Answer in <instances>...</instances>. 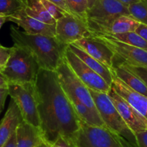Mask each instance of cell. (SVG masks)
Returning a JSON list of instances; mask_svg holds the SVG:
<instances>
[{"instance_id":"1","label":"cell","mask_w":147,"mask_h":147,"mask_svg":"<svg viewBox=\"0 0 147 147\" xmlns=\"http://www.w3.org/2000/svg\"><path fill=\"white\" fill-rule=\"evenodd\" d=\"M35 89L44 142L51 145L60 137L71 141L80 129L81 119L61 87L56 71L40 69Z\"/></svg>"},{"instance_id":"2","label":"cell","mask_w":147,"mask_h":147,"mask_svg":"<svg viewBox=\"0 0 147 147\" xmlns=\"http://www.w3.org/2000/svg\"><path fill=\"white\" fill-rule=\"evenodd\" d=\"M58 80L80 119L95 126H106L102 120L89 88L77 77L65 59L56 68Z\"/></svg>"},{"instance_id":"3","label":"cell","mask_w":147,"mask_h":147,"mask_svg":"<svg viewBox=\"0 0 147 147\" xmlns=\"http://www.w3.org/2000/svg\"><path fill=\"white\" fill-rule=\"evenodd\" d=\"M10 35L14 46L28 49L36 59L40 69L56 71L64 59L68 46L59 42L56 37L30 35L14 26L10 28Z\"/></svg>"},{"instance_id":"4","label":"cell","mask_w":147,"mask_h":147,"mask_svg":"<svg viewBox=\"0 0 147 147\" xmlns=\"http://www.w3.org/2000/svg\"><path fill=\"white\" fill-rule=\"evenodd\" d=\"M40 69L36 59L28 49L14 46L10 57L2 73L9 82L35 84Z\"/></svg>"},{"instance_id":"5","label":"cell","mask_w":147,"mask_h":147,"mask_svg":"<svg viewBox=\"0 0 147 147\" xmlns=\"http://www.w3.org/2000/svg\"><path fill=\"white\" fill-rule=\"evenodd\" d=\"M74 147H134L107 126H95L81 120L79 131L69 141Z\"/></svg>"},{"instance_id":"6","label":"cell","mask_w":147,"mask_h":147,"mask_svg":"<svg viewBox=\"0 0 147 147\" xmlns=\"http://www.w3.org/2000/svg\"><path fill=\"white\" fill-rule=\"evenodd\" d=\"M123 15L129 16L126 5L120 0H96L87 10L86 21L92 34H101L115 19Z\"/></svg>"},{"instance_id":"7","label":"cell","mask_w":147,"mask_h":147,"mask_svg":"<svg viewBox=\"0 0 147 147\" xmlns=\"http://www.w3.org/2000/svg\"><path fill=\"white\" fill-rule=\"evenodd\" d=\"M97 111L106 126L118 134L134 147H138L136 135L128 126L110 100L108 94L89 89Z\"/></svg>"},{"instance_id":"8","label":"cell","mask_w":147,"mask_h":147,"mask_svg":"<svg viewBox=\"0 0 147 147\" xmlns=\"http://www.w3.org/2000/svg\"><path fill=\"white\" fill-rule=\"evenodd\" d=\"M9 95L16 102L25 122L36 127H40L35 84L12 83L8 84Z\"/></svg>"},{"instance_id":"9","label":"cell","mask_w":147,"mask_h":147,"mask_svg":"<svg viewBox=\"0 0 147 147\" xmlns=\"http://www.w3.org/2000/svg\"><path fill=\"white\" fill-rule=\"evenodd\" d=\"M92 36L86 20L67 13L56 22V38L66 46L83 38Z\"/></svg>"},{"instance_id":"10","label":"cell","mask_w":147,"mask_h":147,"mask_svg":"<svg viewBox=\"0 0 147 147\" xmlns=\"http://www.w3.org/2000/svg\"><path fill=\"white\" fill-rule=\"evenodd\" d=\"M64 56L74 73L89 89L106 94L109 92L111 86L109 85L98 74L85 64L69 47L65 51Z\"/></svg>"},{"instance_id":"11","label":"cell","mask_w":147,"mask_h":147,"mask_svg":"<svg viewBox=\"0 0 147 147\" xmlns=\"http://www.w3.org/2000/svg\"><path fill=\"white\" fill-rule=\"evenodd\" d=\"M104 42L121 62L134 66L147 68V51L115 40L113 37L103 34H92Z\"/></svg>"},{"instance_id":"12","label":"cell","mask_w":147,"mask_h":147,"mask_svg":"<svg viewBox=\"0 0 147 147\" xmlns=\"http://www.w3.org/2000/svg\"><path fill=\"white\" fill-rule=\"evenodd\" d=\"M107 94L123 120L134 134L147 130V120L125 99L118 94L112 86Z\"/></svg>"},{"instance_id":"13","label":"cell","mask_w":147,"mask_h":147,"mask_svg":"<svg viewBox=\"0 0 147 147\" xmlns=\"http://www.w3.org/2000/svg\"><path fill=\"white\" fill-rule=\"evenodd\" d=\"M73 44L82 49L108 69H113L115 54L113 51L97 37L92 35L88 38H83L74 42Z\"/></svg>"},{"instance_id":"14","label":"cell","mask_w":147,"mask_h":147,"mask_svg":"<svg viewBox=\"0 0 147 147\" xmlns=\"http://www.w3.org/2000/svg\"><path fill=\"white\" fill-rule=\"evenodd\" d=\"M8 21L16 23L30 35H43L56 37V24L49 25L28 16L24 9L8 16Z\"/></svg>"},{"instance_id":"15","label":"cell","mask_w":147,"mask_h":147,"mask_svg":"<svg viewBox=\"0 0 147 147\" xmlns=\"http://www.w3.org/2000/svg\"><path fill=\"white\" fill-rule=\"evenodd\" d=\"M112 72V71H111ZM113 73V72H112ZM113 74L112 87L118 94L125 99L147 120V97L134 91L125 83Z\"/></svg>"},{"instance_id":"16","label":"cell","mask_w":147,"mask_h":147,"mask_svg":"<svg viewBox=\"0 0 147 147\" xmlns=\"http://www.w3.org/2000/svg\"><path fill=\"white\" fill-rule=\"evenodd\" d=\"M23 121L18 105L12 99L5 116L0 122V147L7 141Z\"/></svg>"},{"instance_id":"17","label":"cell","mask_w":147,"mask_h":147,"mask_svg":"<svg viewBox=\"0 0 147 147\" xmlns=\"http://www.w3.org/2000/svg\"><path fill=\"white\" fill-rule=\"evenodd\" d=\"M17 147H37L44 142L40 128L22 121L16 130Z\"/></svg>"},{"instance_id":"18","label":"cell","mask_w":147,"mask_h":147,"mask_svg":"<svg viewBox=\"0 0 147 147\" xmlns=\"http://www.w3.org/2000/svg\"><path fill=\"white\" fill-rule=\"evenodd\" d=\"M68 47L70 49V50L73 52L74 53H75L85 64L90 68H91L93 71L98 74L110 86L112 85L113 80V74L111 72L110 69L100 63L95 59L92 57L91 56L86 53L85 51L81 49L80 48L77 47L74 44H70L68 46Z\"/></svg>"},{"instance_id":"19","label":"cell","mask_w":147,"mask_h":147,"mask_svg":"<svg viewBox=\"0 0 147 147\" xmlns=\"http://www.w3.org/2000/svg\"><path fill=\"white\" fill-rule=\"evenodd\" d=\"M110 71L134 91L147 97L146 86L135 74L128 70L125 66L121 63H116V64H113V69H110Z\"/></svg>"},{"instance_id":"20","label":"cell","mask_w":147,"mask_h":147,"mask_svg":"<svg viewBox=\"0 0 147 147\" xmlns=\"http://www.w3.org/2000/svg\"><path fill=\"white\" fill-rule=\"evenodd\" d=\"M139 25V22L134 20L131 15H123L115 19L101 34L111 35L113 34L134 32Z\"/></svg>"},{"instance_id":"21","label":"cell","mask_w":147,"mask_h":147,"mask_svg":"<svg viewBox=\"0 0 147 147\" xmlns=\"http://www.w3.org/2000/svg\"><path fill=\"white\" fill-rule=\"evenodd\" d=\"M24 10L28 16L44 23L53 25L56 22V20L46 10L40 0H26Z\"/></svg>"},{"instance_id":"22","label":"cell","mask_w":147,"mask_h":147,"mask_svg":"<svg viewBox=\"0 0 147 147\" xmlns=\"http://www.w3.org/2000/svg\"><path fill=\"white\" fill-rule=\"evenodd\" d=\"M110 36L113 37V38L118 40V41L130 45V46L144 49L147 51V42L143 38L141 35L136 33L135 31L134 32H125V33L113 34V35H111Z\"/></svg>"},{"instance_id":"23","label":"cell","mask_w":147,"mask_h":147,"mask_svg":"<svg viewBox=\"0 0 147 147\" xmlns=\"http://www.w3.org/2000/svg\"><path fill=\"white\" fill-rule=\"evenodd\" d=\"M128 8L131 17L139 23L147 25V0L132 4Z\"/></svg>"},{"instance_id":"24","label":"cell","mask_w":147,"mask_h":147,"mask_svg":"<svg viewBox=\"0 0 147 147\" xmlns=\"http://www.w3.org/2000/svg\"><path fill=\"white\" fill-rule=\"evenodd\" d=\"M65 2L71 15L86 20L89 9L88 0H65Z\"/></svg>"},{"instance_id":"25","label":"cell","mask_w":147,"mask_h":147,"mask_svg":"<svg viewBox=\"0 0 147 147\" xmlns=\"http://www.w3.org/2000/svg\"><path fill=\"white\" fill-rule=\"evenodd\" d=\"M25 7V4L22 0H0V16H9Z\"/></svg>"},{"instance_id":"26","label":"cell","mask_w":147,"mask_h":147,"mask_svg":"<svg viewBox=\"0 0 147 147\" xmlns=\"http://www.w3.org/2000/svg\"><path fill=\"white\" fill-rule=\"evenodd\" d=\"M40 2L43 4V6L45 7V8H46V10L48 11V12H49V13L50 14L56 21H57L58 20L61 19V18H63L66 14H67V12L63 11V9H61L59 7H58L57 5H56L55 4L49 2V0H40Z\"/></svg>"},{"instance_id":"27","label":"cell","mask_w":147,"mask_h":147,"mask_svg":"<svg viewBox=\"0 0 147 147\" xmlns=\"http://www.w3.org/2000/svg\"><path fill=\"white\" fill-rule=\"evenodd\" d=\"M118 63H121L123 66H125V68L132 71L133 73L135 74L144 83L147 87V68L141 67V66H134L131 65L127 64L124 62H118Z\"/></svg>"},{"instance_id":"28","label":"cell","mask_w":147,"mask_h":147,"mask_svg":"<svg viewBox=\"0 0 147 147\" xmlns=\"http://www.w3.org/2000/svg\"><path fill=\"white\" fill-rule=\"evenodd\" d=\"M13 47L7 48L0 46V72H2L11 56Z\"/></svg>"},{"instance_id":"29","label":"cell","mask_w":147,"mask_h":147,"mask_svg":"<svg viewBox=\"0 0 147 147\" xmlns=\"http://www.w3.org/2000/svg\"><path fill=\"white\" fill-rule=\"evenodd\" d=\"M138 147H147V130L135 134Z\"/></svg>"},{"instance_id":"30","label":"cell","mask_w":147,"mask_h":147,"mask_svg":"<svg viewBox=\"0 0 147 147\" xmlns=\"http://www.w3.org/2000/svg\"><path fill=\"white\" fill-rule=\"evenodd\" d=\"M9 95L8 87H0V113L3 110L7 97Z\"/></svg>"},{"instance_id":"31","label":"cell","mask_w":147,"mask_h":147,"mask_svg":"<svg viewBox=\"0 0 147 147\" xmlns=\"http://www.w3.org/2000/svg\"><path fill=\"white\" fill-rule=\"evenodd\" d=\"M135 32L139 35H141L143 38L147 42V25L140 23Z\"/></svg>"},{"instance_id":"32","label":"cell","mask_w":147,"mask_h":147,"mask_svg":"<svg viewBox=\"0 0 147 147\" xmlns=\"http://www.w3.org/2000/svg\"><path fill=\"white\" fill-rule=\"evenodd\" d=\"M2 147H17V138L16 131L10 136L6 143L2 146Z\"/></svg>"},{"instance_id":"33","label":"cell","mask_w":147,"mask_h":147,"mask_svg":"<svg viewBox=\"0 0 147 147\" xmlns=\"http://www.w3.org/2000/svg\"><path fill=\"white\" fill-rule=\"evenodd\" d=\"M49 2H52V3L55 4L56 5H57L58 7H59L61 9H62L63 11H65L66 12H67V13L71 14L70 12H69V9H68L67 7H66L65 0H49Z\"/></svg>"},{"instance_id":"34","label":"cell","mask_w":147,"mask_h":147,"mask_svg":"<svg viewBox=\"0 0 147 147\" xmlns=\"http://www.w3.org/2000/svg\"><path fill=\"white\" fill-rule=\"evenodd\" d=\"M68 141L65 138L60 137L56 142L51 145H49V147H67Z\"/></svg>"},{"instance_id":"35","label":"cell","mask_w":147,"mask_h":147,"mask_svg":"<svg viewBox=\"0 0 147 147\" xmlns=\"http://www.w3.org/2000/svg\"><path fill=\"white\" fill-rule=\"evenodd\" d=\"M8 84L7 79L2 72H0V87H8Z\"/></svg>"},{"instance_id":"36","label":"cell","mask_w":147,"mask_h":147,"mask_svg":"<svg viewBox=\"0 0 147 147\" xmlns=\"http://www.w3.org/2000/svg\"><path fill=\"white\" fill-rule=\"evenodd\" d=\"M120 1H121L122 3H123L125 5H126L127 7H128L129 5H132V4L141 2L143 0H120Z\"/></svg>"},{"instance_id":"37","label":"cell","mask_w":147,"mask_h":147,"mask_svg":"<svg viewBox=\"0 0 147 147\" xmlns=\"http://www.w3.org/2000/svg\"><path fill=\"white\" fill-rule=\"evenodd\" d=\"M7 21H8V16H7V15H1L0 16V29Z\"/></svg>"},{"instance_id":"38","label":"cell","mask_w":147,"mask_h":147,"mask_svg":"<svg viewBox=\"0 0 147 147\" xmlns=\"http://www.w3.org/2000/svg\"><path fill=\"white\" fill-rule=\"evenodd\" d=\"M96 0H88V4H89V9L94 5V2H95Z\"/></svg>"},{"instance_id":"39","label":"cell","mask_w":147,"mask_h":147,"mask_svg":"<svg viewBox=\"0 0 147 147\" xmlns=\"http://www.w3.org/2000/svg\"><path fill=\"white\" fill-rule=\"evenodd\" d=\"M37 147H49V146L48 145L46 142H43V143H42L41 144H40L39 146H38Z\"/></svg>"},{"instance_id":"40","label":"cell","mask_w":147,"mask_h":147,"mask_svg":"<svg viewBox=\"0 0 147 147\" xmlns=\"http://www.w3.org/2000/svg\"><path fill=\"white\" fill-rule=\"evenodd\" d=\"M67 147H74L73 145H72V144L71 142H69V141H68V145H67Z\"/></svg>"},{"instance_id":"41","label":"cell","mask_w":147,"mask_h":147,"mask_svg":"<svg viewBox=\"0 0 147 147\" xmlns=\"http://www.w3.org/2000/svg\"><path fill=\"white\" fill-rule=\"evenodd\" d=\"M22 1L25 4V5H26V0H22Z\"/></svg>"},{"instance_id":"42","label":"cell","mask_w":147,"mask_h":147,"mask_svg":"<svg viewBox=\"0 0 147 147\" xmlns=\"http://www.w3.org/2000/svg\"><path fill=\"white\" fill-rule=\"evenodd\" d=\"M0 46H2V45H1V44H0Z\"/></svg>"}]
</instances>
